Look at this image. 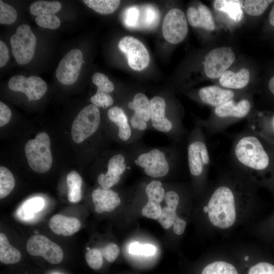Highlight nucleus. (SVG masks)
I'll list each match as a JSON object with an SVG mask.
<instances>
[{
  "label": "nucleus",
  "mask_w": 274,
  "mask_h": 274,
  "mask_svg": "<svg viewBox=\"0 0 274 274\" xmlns=\"http://www.w3.org/2000/svg\"><path fill=\"white\" fill-rule=\"evenodd\" d=\"M255 207L252 182L235 177L221 180L210 189L200 211L210 232H223L248 219Z\"/></svg>",
  "instance_id": "nucleus-1"
},
{
  "label": "nucleus",
  "mask_w": 274,
  "mask_h": 274,
  "mask_svg": "<svg viewBox=\"0 0 274 274\" xmlns=\"http://www.w3.org/2000/svg\"><path fill=\"white\" fill-rule=\"evenodd\" d=\"M250 78V72L246 68H242L236 73L226 71L220 77L219 83L227 89H239L248 84Z\"/></svg>",
  "instance_id": "nucleus-23"
},
{
  "label": "nucleus",
  "mask_w": 274,
  "mask_h": 274,
  "mask_svg": "<svg viewBox=\"0 0 274 274\" xmlns=\"http://www.w3.org/2000/svg\"><path fill=\"white\" fill-rule=\"evenodd\" d=\"M231 253L243 274H274V261L255 247L239 246L233 248Z\"/></svg>",
  "instance_id": "nucleus-3"
},
{
  "label": "nucleus",
  "mask_w": 274,
  "mask_h": 274,
  "mask_svg": "<svg viewBox=\"0 0 274 274\" xmlns=\"http://www.w3.org/2000/svg\"><path fill=\"white\" fill-rule=\"evenodd\" d=\"M268 86L270 92L274 94V76L269 80Z\"/></svg>",
  "instance_id": "nucleus-53"
},
{
  "label": "nucleus",
  "mask_w": 274,
  "mask_h": 274,
  "mask_svg": "<svg viewBox=\"0 0 274 274\" xmlns=\"http://www.w3.org/2000/svg\"><path fill=\"white\" fill-rule=\"evenodd\" d=\"M235 60V55L229 47L215 48L205 56L204 70L211 79L221 77Z\"/></svg>",
  "instance_id": "nucleus-9"
},
{
  "label": "nucleus",
  "mask_w": 274,
  "mask_h": 274,
  "mask_svg": "<svg viewBox=\"0 0 274 274\" xmlns=\"http://www.w3.org/2000/svg\"><path fill=\"white\" fill-rule=\"evenodd\" d=\"M21 258V254L15 247L12 246L7 236L3 233H0V261L3 263L15 264Z\"/></svg>",
  "instance_id": "nucleus-25"
},
{
  "label": "nucleus",
  "mask_w": 274,
  "mask_h": 274,
  "mask_svg": "<svg viewBox=\"0 0 274 274\" xmlns=\"http://www.w3.org/2000/svg\"><path fill=\"white\" fill-rule=\"evenodd\" d=\"M162 211L160 203L148 200L142 210V214L147 218L157 220Z\"/></svg>",
  "instance_id": "nucleus-43"
},
{
  "label": "nucleus",
  "mask_w": 274,
  "mask_h": 274,
  "mask_svg": "<svg viewBox=\"0 0 274 274\" xmlns=\"http://www.w3.org/2000/svg\"><path fill=\"white\" fill-rule=\"evenodd\" d=\"M92 197L95 210L98 213L111 212L121 203L118 194L109 189L96 188L93 191Z\"/></svg>",
  "instance_id": "nucleus-17"
},
{
  "label": "nucleus",
  "mask_w": 274,
  "mask_h": 274,
  "mask_svg": "<svg viewBox=\"0 0 274 274\" xmlns=\"http://www.w3.org/2000/svg\"><path fill=\"white\" fill-rule=\"evenodd\" d=\"M130 254L146 256H152L156 252L155 247L150 244H140L138 242L131 243L128 248Z\"/></svg>",
  "instance_id": "nucleus-42"
},
{
  "label": "nucleus",
  "mask_w": 274,
  "mask_h": 274,
  "mask_svg": "<svg viewBox=\"0 0 274 274\" xmlns=\"http://www.w3.org/2000/svg\"><path fill=\"white\" fill-rule=\"evenodd\" d=\"M189 170L194 177L202 178L210 164V154L206 144L201 141L192 142L188 148Z\"/></svg>",
  "instance_id": "nucleus-15"
},
{
  "label": "nucleus",
  "mask_w": 274,
  "mask_h": 274,
  "mask_svg": "<svg viewBox=\"0 0 274 274\" xmlns=\"http://www.w3.org/2000/svg\"><path fill=\"white\" fill-rule=\"evenodd\" d=\"M214 6L218 11L226 13L234 21H239L243 17L240 1H215Z\"/></svg>",
  "instance_id": "nucleus-28"
},
{
  "label": "nucleus",
  "mask_w": 274,
  "mask_h": 274,
  "mask_svg": "<svg viewBox=\"0 0 274 274\" xmlns=\"http://www.w3.org/2000/svg\"><path fill=\"white\" fill-rule=\"evenodd\" d=\"M144 119L140 117L135 113L132 116L130 122L131 126L135 129L140 130H144L147 127V123Z\"/></svg>",
  "instance_id": "nucleus-51"
},
{
  "label": "nucleus",
  "mask_w": 274,
  "mask_h": 274,
  "mask_svg": "<svg viewBox=\"0 0 274 274\" xmlns=\"http://www.w3.org/2000/svg\"><path fill=\"white\" fill-rule=\"evenodd\" d=\"M80 220L76 217L56 214L49 220V226L55 234L71 236L78 232L81 227Z\"/></svg>",
  "instance_id": "nucleus-22"
},
{
  "label": "nucleus",
  "mask_w": 274,
  "mask_h": 274,
  "mask_svg": "<svg viewBox=\"0 0 274 274\" xmlns=\"http://www.w3.org/2000/svg\"><path fill=\"white\" fill-rule=\"evenodd\" d=\"M26 249L31 255L41 256L54 264L60 263L63 258V252L61 247L41 234L31 236L27 242Z\"/></svg>",
  "instance_id": "nucleus-10"
},
{
  "label": "nucleus",
  "mask_w": 274,
  "mask_h": 274,
  "mask_svg": "<svg viewBox=\"0 0 274 274\" xmlns=\"http://www.w3.org/2000/svg\"><path fill=\"white\" fill-rule=\"evenodd\" d=\"M253 232L264 239H274V214L257 224Z\"/></svg>",
  "instance_id": "nucleus-34"
},
{
  "label": "nucleus",
  "mask_w": 274,
  "mask_h": 274,
  "mask_svg": "<svg viewBox=\"0 0 274 274\" xmlns=\"http://www.w3.org/2000/svg\"><path fill=\"white\" fill-rule=\"evenodd\" d=\"M118 48L127 60L130 68L141 71L145 69L150 62V56L144 45L138 39L127 36L120 40Z\"/></svg>",
  "instance_id": "nucleus-8"
},
{
  "label": "nucleus",
  "mask_w": 274,
  "mask_h": 274,
  "mask_svg": "<svg viewBox=\"0 0 274 274\" xmlns=\"http://www.w3.org/2000/svg\"><path fill=\"white\" fill-rule=\"evenodd\" d=\"M83 60L81 50L74 49L68 51L59 62L56 70L58 81L65 85L75 83L80 73Z\"/></svg>",
  "instance_id": "nucleus-11"
},
{
  "label": "nucleus",
  "mask_w": 274,
  "mask_h": 274,
  "mask_svg": "<svg viewBox=\"0 0 274 274\" xmlns=\"http://www.w3.org/2000/svg\"><path fill=\"white\" fill-rule=\"evenodd\" d=\"M12 115L10 108L4 102L0 101V126L7 124L10 120Z\"/></svg>",
  "instance_id": "nucleus-48"
},
{
  "label": "nucleus",
  "mask_w": 274,
  "mask_h": 274,
  "mask_svg": "<svg viewBox=\"0 0 274 274\" xmlns=\"http://www.w3.org/2000/svg\"><path fill=\"white\" fill-rule=\"evenodd\" d=\"M8 87L11 90L25 94L29 101L41 98L47 90L46 82L40 77L35 76L29 77L23 75L13 76L9 80Z\"/></svg>",
  "instance_id": "nucleus-13"
},
{
  "label": "nucleus",
  "mask_w": 274,
  "mask_h": 274,
  "mask_svg": "<svg viewBox=\"0 0 274 274\" xmlns=\"http://www.w3.org/2000/svg\"><path fill=\"white\" fill-rule=\"evenodd\" d=\"M251 108V103L248 99H243L237 102L231 99L216 107L214 113L219 118L242 119L247 116Z\"/></svg>",
  "instance_id": "nucleus-18"
},
{
  "label": "nucleus",
  "mask_w": 274,
  "mask_h": 274,
  "mask_svg": "<svg viewBox=\"0 0 274 274\" xmlns=\"http://www.w3.org/2000/svg\"><path fill=\"white\" fill-rule=\"evenodd\" d=\"M83 2L87 6L101 14L113 13L120 4L118 0H84Z\"/></svg>",
  "instance_id": "nucleus-32"
},
{
  "label": "nucleus",
  "mask_w": 274,
  "mask_h": 274,
  "mask_svg": "<svg viewBox=\"0 0 274 274\" xmlns=\"http://www.w3.org/2000/svg\"><path fill=\"white\" fill-rule=\"evenodd\" d=\"M10 58L9 49L7 45L2 40L0 41V67L4 66Z\"/></svg>",
  "instance_id": "nucleus-50"
},
{
  "label": "nucleus",
  "mask_w": 274,
  "mask_h": 274,
  "mask_svg": "<svg viewBox=\"0 0 274 274\" xmlns=\"http://www.w3.org/2000/svg\"><path fill=\"white\" fill-rule=\"evenodd\" d=\"M25 153L29 167L38 173H44L51 167L52 156L50 140L47 133L41 132L25 146Z\"/></svg>",
  "instance_id": "nucleus-4"
},
{
  "label": "nucleus",
  "mask_w": 274,
  "mask_h": 274,
  "mask_svg": "<svg viewBox=\"0 0 274 274\" xmlns=\"http://www.w3.org/2000/svg\"><path fill=\"white\" fill-rule=\"evenodd\" d=\"M234 154L244 177L260 183L261 174L268 167L269 158L260 140L252 135L241 137L235 145Z\"/></svg>",
  "instance_id": "nucleus-2"
},
{
  "label": "nucleus",
  "mask_w": 274,
  "mask_h": 274,
  "mask_svg": "<svg viewBox=\"0 0 274 274\" xmlns=\"http://www.w3.org/2000/svg\"><path fill=\"white\" fill-rule=\"evenodd\" d=\"M167 207L173 209H178L180 202V197L179 194L174 191H167L164 195Z\"/></svg>",
  "instance_id": "nucleus-47"
},
{
  "label": "nucleus",
  "mask_w": 274,
  "mask_h": 274,
  "mask_svg": "<svg viewBox=\"0 0 274 274\" xmlns=\"http://www.w3.org/2000/svg\"><path fill=\"white\" fill-rule=\"evenodd\" d=\"M99 109L93 104L83 108L74 120L71 135L74 142L80 144L93 134L100 122Z\"/></svg>",
  "instance_id": "nucleus-5"
},
{
  "label": "nucleus",
  "mask_w": 274,
  "mask_h": 274,
  "mask_svg": "<svg viewBox=\"0 0 274 274\" xmlns=\"http://www.w3.org/2000/svg\"><path fill=\"white\" fill-rule=\"evenodd\" d=\"M67 198L72 203H77L82 198V179L76 171L70 172L66 177Z\"/></svg>",
  "instance_id": "nucleus-26"
},
{
  "label": "nucleus",
  "mask_w": 274,
  "mask_h": 274,
  "mask_svg": "<svg viewBox=\"0 0 274 274\" xmlns=\"http://www.w3.org/2000/svg\"><path fill=\"white\" fill-rule=\"evenodd\" d=\"M140 11L136 6L128 7L124 14L123 21L125 25L130 28L138 26Z\"/></svg>",
  "instance_id": "nucleus-45"
},
{
  "label": "nucleus",
  "mask_w": 274,
  "mask_h": 274,
  "mask_svg": "<svg viewBox=\"0 0 274 274\" xmlns=\"http://www.w3.org/2000/svg\"><path fill=\"white\" fill-rule=\"evenodd\" d=\"M129 108L134 111V113L145 121L150 119V102L147 97L142 93L135 95L132 101L128 103Z\"/></svg>",
  "instance_id": "nucleus-27"
},
{
  "label": "nucleus",
  "mask_w": 274,
  "mask_h": 274,
  "mask_svg": "<svg viewBox=\"0 0 274 274\" xmlns=\"http://www.w3.org/2000/svg\"><path fill=\"white\" fill-rule=\"evenodd\" d=\"M146 193L148 200L158 203L161 202L164 198L165 192L162 187V184L159 181H152L146 187Z\"/></svg>",
  "instance_id": "nucleus-36"
},
{
  "label": "nucleus",
  "mask_w": 274,
  "mask_h": 274,
  "mask_svg": "<svg viewBox=\"0 0 274 274\" xmlns=\"http://www.w3.org/2000/svg\"><path fill=\"white\" fill-rule=\"evenodd\" d=\"M270 120H271V122L272 124V126H273V131H274V114L271 117Z\"/></svg>",
  "instance_id": "nucleus-54"
},
{
  "label": "nucleus",
  "mask_w": 274,
  "mask_h": 274,
  "mask_svg": "<svg viewBox=\"0 0 274 274\" xmlns=\"http://www.w3.org/2000/svg\"><path fill=\"white\" fill-rule=\"evenodd\" d=\"M61 8V4L57 1H39L30 6V12L35 16L54 14Z\"/></svg>",
  "instance_id": "nucleus-31"
},
{
  "label": "nucleus",
  "mask_w": 274,
  "mask_h": 274,
  "mask_svg": "<svg viewBox=\"0 0 274 274\" xmlns=\"http://www.w3.org/2000/svg\"><path fill=\"white\" fill-rule=\"evenodd\" d=\"M108 116L118 126L119 137L123 141H127L131 136V130L123 110L118 107H112L108 111Z\"/></svg>",
  "instance_id": "nucleus-24"
},
{
  "label": "nucleus",
  "mask_w": 274,
  "mask_h": 274,
  "mask_svg": "<svg viewBox=\"0 0 274 274\" xmlns=\"http://www.w3.org/2000/svg\"><path fill=\"white\" fill-rule=\"evenodd\" d=\"M35 21L39 26L45 28L55 29L58 28L60 25L59 18L54 14L38 16Z\"/></svg>",
  "instance_id": "nucleus-40"
},
{
  "label": "nucleus",
  "mask_w": 274,
  "mask_h": 274,
  "mask_svg": "<svg viewBox=\"0 0 274 274\" xmlns=\"http://www.w3.org/2000/svg\"><path fill=\"white\" fill-rule=\"evenodd\" d=\"M268 19H269V23L272 26H274V5H273L270 11Z\"/></svg>",
  "instance_id": "nucleus-52"
},
{
  "label": "nucleus",
  "mask_w": 274,
  "mask_h": 274,
  "mask_svg": "<svg viewBox=\"0 0 274 274\" xmlns=\"http://www.w3.org/2000/svg\"><path fill=\"white\" fill-rule=\"evenodd\" d=\"M44 205L42 198L35 197L26 200L21 206L18 211V214L22 219H30L33 215L41 210Z\"/></svg>",
  "instance_id": "nucleus-30"
},
{
  "label": "nucleus",
  "mask_w": 274,
  "mask_h": 274,
  "mask_svg": "<svg viewBox=\"0 0 274 274\" xmlns=\"http://www.w3.org/2000/svg\"><path fill=\"white\" fill-rule=\"evenodd\" d=\"M187 19L190 25L194 27H201L213 30L215 26L212 13L206 6L201 4L197 8L189 7L186 13Z\"/></svg>",
  "instance_id": "nucleus-21"
},
{
  "label": "nucleus",
  "mask_w": 274,
  "mask_h": 274,
  "mask_svg": "<svg viewBox=\"0 0 274 274\" xmlns=\"http://www.w3.org/2000/svg\"><path fill=\"white\" fill-rule=\"evenodd\" d=\"M199 274H243L236 259L231 254H211L200 267Z\"/></svg>",
  "instance_id": "nucleus-12"
},
{
  "label": "nucleus",
  "mask_w": 274,
  "mask_h": 274,
  "mask_svg": "<svg viewBox=\"0 0 274 274\" xmlns=\"http://www.w3.org/2000/svg\"><path fill=\"white\" fill-rule=\"evenodd\" d=\"M15 184L14 177L6 167H0V198L7 196L13 190Z\"/></svg>",
  "instance_id": "nucleus-33"
},
{
  "label": "nucleus",
  "mask_w": 274,
  "mask_h": 274,
  "mask_svg": "<svg viewBox=\"0 0 274 274\" xmlns=\"http://www.w3.org/2000/svg\"><path fill=\"white\" fill-rule=\"evenodd\" d=\"M50 274H61V273L55 272H52V273H51Z\"/></svg>",
  "instance_id": "nucleus-55"
},
{
  "label": "nucleus",
  "mask_w": 274,
  "mask_h": 274,
  "mask_svg": "<svg viewBox=\"0 0 274 274\" xmlns=\"http://www.w3.org/2000/svg\"><path fill=\"white\" fill-rule=\"evenodd\" d=\"M126 167L125 158L122 155L117 154L113 156L109 161L107 173L98 175V184L101 188L109 189L119 182Z\"/></svg>",
  "instance_id": "nucleus-16"
},
{
  "label": "nucleus",
  "mask_w": 274,
  "mask_h": 274,
  "mask_svg": "<svg viewBox=\"0 0 274 274\" xmlns=\"http://www.w3.org/2000/svg\"><path fill=\"white\" fill-rule=\"evenodd\" d=\"M150 102V119L153 127L161 132L169 131L173 127V124L165 117L166 104L164 99L160 96H155L151 99Z\"/></svg>",
  "instance_id": "nucleus-20"
},
{
  "label": "nucleus",
  "mask_w": 274,
  "mask_h": 274,
  "mask_svg": "<svg viewBox=\"0 0 274 274\" xmlns=\"http://www.w3.org/2000/svg\"><path fill=\"white\" fill-rule=\"evenodd\" d=\"M138 26L147 28H152L157 25L159 19L158 10L153 6L146 5L140 10Z\"/></svg>",
  "instance_id": "nucleus-29"
},
{
  "label": "nucleus",
  "mask_w": 274,
  "mask_h": 274,
  "mask_svg": "<svg viewBox=\"0 0 274 274\" xmlns=\"http://www.w3.org/2000/svg\"><path fill=\"white\" fill-rule=\"evenodd\" d=\"M138 166L144 168L149 176L157 178L167 174L169 166L164 154L157 149L140 155L135 160Z\"/></svg>",
  "instance_id": "nucleus-14"
},
{
  "label": "nucleus",
  "mask_w": 274,
  "mask_h": 274,
  "mask_svg": "<svg viewBox=\"0 0 274 274\" xmlns=\"http://www.w3.org/2000/svg\"><path fill=\"white\" fill-rule=\"evenodd\" d=\"M273 2L271 0H247L244 2V9L249 15L259 16L265 12Z\"/></svg>",
  "instance_id": "nucleus-35"
},
{
  "label": "nucleus",
  "mask_w": 274,
  "mask_h": 274,
  "mask_svg": "<svg viewBox=\"0 0 274 274\" xmlns=\"http://www.w3.org/2000/svg\"><path fill=\"white\" fill-rule=\"evenodd\" d=\"M178 209H173L168 207L162 209L161 214L157 219L163 228L167 229L173 227L174 222L178 216Z\"/></svg>",
  "instance_id": "nucleus-38"
},
{
  "label": "nucleus",
  "mask_w": 274,
  "mask_h": 274,
  "mask_svg": "<svg viewBox=\"0 0 274 274\" xmlns=\"http://www.w3.org/2000/svg\"><path fill=\"white\" fill-rule=\"evenodd\" d=\"M17 18L16 10L13 7L0 1V23L10 25L15 22Z\"/></svg>",
  "instance_id": "nucleus-37"
},
{
  "label": "nucleus",
  "mask_w": 274,
  "mask_h": 274,
  "mask_svg": "<svg viewBox=\"0 0 274 274\" xmlns=\"http://www.w3.org/2000/svg\"><path fill=\"white\" fill-rule=\"evenodd\" d=\"M100 250L103 257L109 262L115 261L120 252L119 247L117 245L112 243L100 249Z\"/></svg>",
  "instance_id": "nucleus-46"
},
{
  "label": "nucleus",
  "mask_w": 274,
  "mask_h": 274,
  "mask_svg": "<svg viewBox=\"0 0 274 274\" xmlns=\"http://www.w3.org/2000/svg\"><path fill=\"white\" fill-rule=\"evenodd\" d=\"M187 221L185 219L178 216L173 224V230L174 233L177 235H182L185 231Z\"/></svg>",
  "instance_id": "nucleus-49"
},
{
  "label": "nucleus",
  "mask_w": 274,
  "mask_h": 274,
  "mask_svg": "<svg viewBox=\"0 0 274 274\" xmlns=\"http://www.w3.org/2000/svg\"><path fill=\"white\" fill-rule=\"evenodd\" d=\"M85 259L88 265L95 270L99 269L103 263V256L100 249L88 250L85 254Z\"/></svg>",
  "instance_id": "nucleus-41"
},
{
  "label": "nucleus",
  "mask_w": 274,
  "mask_h": 274,
  "mask_svg": "<svg viewBox=\"0 0 274 274\" xmlns=\"http://www.w3.org/2000/svg\"><path fill=\"white\" fill-rule=\"evenodd\" d=\"M92 81L97 86L98 91L109 93L113 91L114 89L113 83L105 75L101 73H94L92 76Z\"/></svg>",
  "instance_id": "nucleus-39"
},
{
  "label": "nucleus",
  "mask_w": 274,
  "mask_h": 274,
  "mask_svg": "<svg viewBox=\"0 0 274 274\" xmlns=\"http://www.w3.org/2000/svg\"><path fill=\"white\" fill-rule=\"evenodd\" d=\"M162 31L168 43L176 44L181 42L188 31L187 19L184 13L177 8L170 10L163 19Z\"/></svg>",
  "instance_id": "nucleus-7"
},
{
  "label": "nucleus",
  "mask_w": 274,
  "mask_h": 274,
  "mask_svg": "<svg viewBox=\"0 0 274 274\" xmlns=\"http://www.w3.org/2000/svg\"><path fill=\"white\" fill-rule=\"evenodd\" d=\"M10 41L12 53L19 64H27L32 60L35 55L37 39L28 25L19 26Z\"/></svg>",
  "instance_id": "nucleus-6"
},
{
  "label": "nucleus",
  "mask_w": 274,
  "mask_h": 274,
  "mask_svg": "<svg viewBox=\"0 0 274 274\" xmlns=\"http://www.w3.org/2000/svg\"><path fill=\"white\" fill-rule=\"evenodd\" d=\"M90 101L96 107L103 108L110 107L114 102L113 98L109 93L98 91L90 98Z\"/></svg>",
  "instance_id": "nucleus-44"
},
{
  "label": "nucleus",
  "mask_w": 274,
  "mask_h": 274,
  "mask_svg": "<svg viewBox=\"0 0 274 274\" xmlns=\"http://www.w3.org/2000/svg\"><path fill=\"white\" fill-rule=\"evenodd\" d=\"M198 95L203 102L216 108L232 99L234 93L228 89L209 86L200 88Z\"/></svg>",
  "instance_id": "nucleus-19"
}]
</instances>
